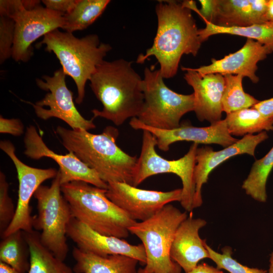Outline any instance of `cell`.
Masks as SVG:
<instances>
[{"instance_id":"obj_1","label":"cell","mask_w":273,"mask_h":273,"mask_svg":"<svg viewBox=\"0 0 273 273\" xmlns=\"http://www.w3.org/2000/svg\"><path fill=\"white\" fill-rule=\"evenodd\" d=\"M55 132L65 148L95 170L107 184L124 183L134 186L138 158L131 156L117 144L118 130L106 127L100 134L58 126Z\"/></svg>"},{"instance_id":"obj_2","label":"cell","mask_w":273,"mask_h":273,"mask_svg":"<svg viewBox=\"0 0 273 273\" xmlns=\"http://www.w3.org/2000/svg\"><path fill=\"white\" fill-rule=\"evenodd\" d=\"M158 27L153 43L145 54H140L136 62L142 64L154 56L160 65L164 78L174 76L183 55H197L201 41L191 10L181 2L160 1L156 6Z\"/></svg>"},{"instance_id":"obj_3","label":"cell","mask_w":273,"mask_h":273,"mask_svg":"<svg viewBox=\"0 0 273 273\" xmlns=\"http://www.w3.org/2000/svg\"><path fill=\"white\" fill-rule=\"evenodd\" d=\"M131 64L119 59L104 60L97 67L89 85L103 109L93 110V118H104L119 126L138 116L144 101L143 79Z\"/></svg>"},{"instance_id":"obj_4","label":"cell","mask_w":273,"mask_h":273,"mask_svg":"<svg viewBox=\"0 0 273 273\" xmlns=\"http://www.w3.org/2000/svg\"><path fill=\"white\" fill-rule=\"evenodd\" d=\"M61 191L73 217L99 234L126 238L136 222L108 198L107 189L74 181L62 185Z\"/></svg>"},{"instance_id":"obj_5","label":"cell","mask_w":273,"mask_h":273,"mask_svg":"<svg viewBox=\"0 0 273 273\" xmlns=\"http://www.w3.org/2000/svg\"><path fill=\"white\" fill-rule=\"evenodd\" d=\"M42 44L46 46L45 51L55 54L66 75L74 80L77 89L75 102L81 104L86 82L111 50V46L100 42L96 34L78 38L72 33L62 32L59 29L46 34L36 46Z\"/></svg>"},{"instance_id":"obj_6","label":"cell","mask_w":273,"mask_h":273,"mask_svg":"<svg viewBox=\"0 0 273 273\" xmlns=\"http://www.w3.org/2000/svg\"><path fill=\"white\" fill-rule=\"evenodd\" d=\"M187 217V212L168 204L149 219L129 228V233L141 240L146 255L145 266L138 273H181V267L172 260L170 252L176 230Z\"/></svg>"},{"instance_id":"obj_7","label":"cell","mask_w":273,"mask_h":273,"mask_svg":"<svg viewBox=\"0 0 273 273\" xmlns=\"http://www.w3.org/2000/svg\"><path fill=\"white\" fill-rule=\"evenodd\" d=\"M35 0H1L0 15L15 22L12 58L27 62L33 54L32 43L38 38L64 25V14L40 5Z\"/></svg>"},{"instance_id":"obj_8","label":"cell","mask_w":273,"mask_h":273,"mask_svg":"<svg viewBox=\"0 0 273 273\" xmlns=\"http://www.w3.org/2000/svg\"><path fill=\"white\" fill-rule=\"evenodd\" d=\"M143 79L144 101L136 117L144 125L160 129L179 126L181 117L194 111V95L177 93L166 86L159 69L146 67Z\"/></svg>"},{"instance_id":"obj_9","label":"cell","mask_w":273,"mask_h":273,"mask_svg":"<svg viewBox=\"0 0 273 273\" xmlns=\"http://www.w3.org/2000/svg\"><path fill=\"white\" fill-rule=\"evenodd\" d=\"M33 197L37 201V214L33 216V229L40 232L42 244L56 257L64 261L69 250L67 228L73 216L61 191L59 170L51 186L41 185Z\"/></svg>"},{"instance_id":"obj_10","label":"cell","mask_w":273,"mask_h":273,"mask_svg":"<svg viewBox=\"0 0 273 273\" xmlns=\"http://www.w3.org/2000/svg\"><path fill=\"white\" fill-rule=\"evenodd\" d=\"M156 146L155 136L149 131L143 130L142 145L137 161L134 187L156 174H174L180 178L183 184L179 202L187 211H192L195 194L194 170L198 144L193 143L183 157L171 160L163 158L158 155L155 150Z\"/></svg>"},{"instance_id":"obj_11","label":"cell","mask_w":273,"mask_h":273,"mask_svg":"<svg viewBox=\"0 0 273 273\" xmlns=\"http://www.w3.org/2000/svg\"><path fill=\"white\" fill-rule=\"evenodd\" d=\"M66 76L62 68H60L52 76L43 75V80L37 78L36 83L38 87L48 93L35 104L26 102L32 105L35 114L41 119L57 118L66 122L71 129L80 128L88 131L96 128L94 118H84L76 109L73 93L66 85Z\"/></svg>"},{"instance_id":"obj_12","label":"cell","mask_w":273,"mask_h":273,"mask_svg":"<svg viewBox=\"0 0 273 273\" xmlns=\"http://www.w3.org/2000/svg\"><path fill=\"white\" fill-rule=\"evenodd\" d=\"M0 148L13 161L19 182L15 214L8 228L1 236L2 239L19 230L25 232L33 231L30 200L38 187L44 181L54 178L58 171L54 168H35L24 163L16 156L15 147L10 141H1Z\"/></svg>"},{"instance_id":"obj_13","label":"cell","mask_w":273,"mask_h":273,"mask_svg":"<svg viewBox=\"0 0 273 273\" xmlns=\"http://www.w3.org/2000/svg\"><path fill=\"white\" fill-rule=\"evenodd\" d=\"M106 196L131 219H149L169 203L180 202L182 189L168 192L147 190L124 183L107 184Z\"/></svg>"},{"instance_id":"obj_14","label":"cell","mask_w":273,"mask_h":273,"mask_svg":"<svg viewBox=\"0 0 273 273\" xmlns=\"http://www.w3.org/2000/svg\"><path fill=\"white\" fill-rule=\"evenodd\" d=\"M131 127L135 130H147L155 138L158 148L163 151L169 150L172 144L179 141L193 142L197 144H217L225 148L238 140L229 133L225 119L206 127H196L188 123L171 129H160L146 126L136 117L129 121Z\"/></svg>"},{"instance_id":"obj_15","label":"cell","mask_w":273,"mask_h":273,"mask_svg":"<svg viewBox=\"0 0 273 273\" xmlns=\"http://www.w3.org/2000/svg\"><path fill=\"white\" fill-rule=\"evenodd\" d=\"M24 154L32 159L49 157L59 165L61 185L74 181H82L100 188L107 189L108 184L93 169L88 167L72 152L65 155L56 153L43 141L33 125L27 127L24 139Z\"/></svg>"},{"instance_id":"obj_16","label":"cell","mask_w":273,"mask_h":273,"mask_svg":"<svg viewBox=\"0 0 273 273\" xmlns=\"http://www.w3.org/2000/svg\"><path fill=\"white\" fill-rule=\"evenodd\" d=\"M268 138L266 131H264L255 135L247 134L220 151H214L211 147L207 146L198 148L194 170V209L202 205V188L207 182L208 176L214 169L230 158L238 155L247 154L254 157L256 147Z\"/></svg>"},{"instance_id":"obj_17","label":"cell","mask_w":273,"mask_h":273,"mask_svg":"<svg viewBox=\"0 0 273 273\" xmlns=\"http://www.w3.org/2000/svg\"><path fill=\"white\" fill-rule=\"evenodd\" d=\"M67 236L83 251L102 256L124 255L136 259L142 265L146 264V255L142 244L133 245L123 239L102 235L74 217L67 226Z\"/></svg>"},{"instance_id":"obj_18","label":"cell","mask_w":273,"mask_h":273,"mask_svg":"<svg viewBox=\"0 0 273 273\" xmlns=\"http://www.w3.org/2000/svg\"><path fill=\"white\" fill-rule=\"evenodd\" d=\"M184 78L194 90V111L198 120L211 124L221 120L222 98L224 87L223 75L201 74L192 68L182 67Z\"/></svg>"},{"instance_id":"obj_19","label":"cell","mask_w":273,"mask_h":273,"mask_svg":"<svg viewBox=\"0 0 273 273\" xmlns=\"http://www.w3.org/2000/svg\"><path fill=\"white\" fill-rule=\"evenodd\" d=\"M270 53L263 44L248 38L242 48L237 52L219 60L213 58L210 64L193 69L204 74L241 75L248 77L253 83H256L259 81V78L256 74L257 64Z\"/></svg>"},{"instance_id":"obj_20","label":"cell","mask_w":273,"mask_h":273,"mask_svg":"<svg viewBox=\"0 0 273 273\" xmlns=\"http://www.w3.org/2000/svg\"><path fill=\"white\" fill-rule=\"evenodd\" d=\"M207 224L205 220L193 217L192 214L177 228L171 247L170 255L186 273L193 270L199 262L209 258L205 240L200 237V230Z\"/></svg>"},{"instance_id":"obj_21","label":"cell","mask_w":273,"mask_h":273,"mask_svg":"<svg viewBox=\"0 0 273 273\" xmlns=\"http://www.w3.org/2000/svg\"><path fill=\"white\" fill-rule=\"evenodd\" d=\"M268 0H217L211 24L221 27H243L266 22Z\"/></svg>"},{"instance_id":"obj_22","label":"cell","mask_w":273,"mask_h":273,"mask_svg":"<svg viewBox=\"0 0 273 273\" xmlns=\"http://www.w3.org/2000/svg\"><path fill=\"white\" fill-rule=\"evenodd\" d=\"M76 263L75 273H138L136 266L139 261L122 255L102 256L83 251L77 247L72 251Z\"/></svg>"},{"instance_id":"obj_23","label":"cell","mask_w":273,"mask_h":273,"mask_svg":"<svg viewBox=\"0 0 273 273\" xmlns=\"http://www.w3.org/2000/svg\"><path fill=\"white\" fill-rule=\"evenodd\" d=\"M23 234L30 254L28 273H73V269L42 244L37 231Z\"/></svg>"},{"instance_id":"obj_24","label":"cell","mask_w":273,"mask_h":273,"mask_svg":"<svg viewBox=\"0 0 273 273\" xmlns=\"http://www.w3.org/2000/svg\"><path fill=\"white\" fill-rule=\"evenodd\" d=\"M226 115L224 119L232 135L244 136L255 132L273 130V118L265 117L253 107Z\"/></svg>"},{"instance_id":"obj_25","label":"cell","mask_w":273,"mask_h":273,"mask_svg":"<svg viewBox=\"0 0 273 273\" xmlns=\"http://www.w3.org/2000/svg\"><path fill=\"white\" fill-rule=\"evenodd\" d=\"M206 26L199 29V38L204 42L210 36L219 34H228L246 37L257 41L273 52V22L254 24L243 27H221L204 21Z\"/></svg>"},{"instance_id":"obj_26","label":"cell","mask_w":273,"mask_h":273,"mask_svg":"<svg viewBox=\"0 0 273 273\" xmlns=\"http://www.w3.org/2000/svg\"><path fill=\"white\" fill-rule=\"evenodd\" d=\"M109 0H77L73 8L64 15L62 29L73 33L83 30L92 25L104 12Z\"/></svg>"},{"instance_id":"obj_27","label":"cell","mask_w":273,"mask_h":273,"mask_svg":"<svg viewBox=\"0 0 273 273\" xmlns=\"http://www.w3.org/2000/svg\"><path fill=\"white\" fill-rule=\"evenodd\" d=\"M30 254L23 231L19 230L2 238L0 243V261L22 273L28 271Z\"/></svg>"},{"instance_id":"obj_28","label":"cell","mask_w":273,"mask_h":273,"mask_svg":"<svg viewBox=\"0 0 273 273\" xmlns=\"http://www.w3.org/2000/svg\"><path fill=\"white\" fill-rule=\"evenodd\" d=\"M273 168V147L262 158L256 160L251 167L242 188L247 195L259 202L267 200L266 185Z\"/></svg>"},{"instance_id":"obj_29","label":"cell","mask_w":273,"mask_h":273,"mask_svg":"<svg viewBox=\"0 0 273 273\" xmlns=\"http://www.w3.org/2000/svg\"><path fill=\"white\" fill-rule=\"evenodd\" d=\"M224 78V87L222 98L223 112L226 114L253 107L259 101L246 93L243 89L241 75L226 74Z\"/></svg>"},{"instance_id":"obj_30","label":"cell","mask_w":273,"mask_h":273,"mask_svg":"<svg viewBox=\"0 0 273 273\" xmlns=\"http://www.w3.org/2000/svg\"><path fill=\"white\" fill-rule=\"evenodd\" d=\"M205 246L209 254V259L215 262L216 267L225 269L230 273H267L264 269L251 268L244 265L232 257V249L230 246L222 248V253L217 252L205 242Z\"/></svg>"},{"instance_id":"obj_31","label":"cell","mask_w":273,"mask_h":273,"mask_svg":"<svg viewBox=\"0 0 273 273\" xmlns=\"http://www.w3.org/2000/svg\"><path fill=\"white\" fill-rule=\"evenodd\" d=\"M9 184L5 174L0 172V234L8 228L15 214L16 207L9 195Z\"/></svg>"},{"instance_id":"obj_32","label":"cell","mask_w":273,"mask_h":273,"mask_svg":"<svg viewBox=\"0 0 273 273\" xmlns=\"http://www.w3.org/2000/svg\"><path fill=\"white\" fill-rule=\"evenodd\" d=\"M15 22L12 18L0 15V63L12 57Z\"/></svg>"},{"instance_id":"obj_33","label":"cell","mask_w":273,"mask_h":273,"mask_svg":"<svg viewBox=\"0 0 273 273\" xmlns=\"http://www.w3.org/2000/svg\"><path fill=\"white\" fill-rule=\"evenodd\" d=\"M24 126L22 122L18 118H5L0 116V132L19 136L23 134Z\"/></svg>"},{"instance_id":"obj_34","label":"cell","mask_w":273,"mask_h":273,"mask_svg":"<svg viewBox=\"0 0 273 273\" xmlns=\"http://www.w3.org/2000/svg\"><path fill=\"white\" fill-rule=\"evenodd\" d=\"M76 1L77 0H43L41 2L47 9L65 15L73 8Z\"/></svg>"},{"instance_id":"obj_35","label":"cell","mask_w":273,"mask_h":273,"mask_svg":"<svg viewBox=\"0 0 273 273\" xmlns=\"http://www.w3.org/2000/svg\"><path fill=\"white\" fill-rule=\"evenodd\" d=\"M252 107L258 110L265 117L273 118V98L259 101Z\"/></svg>"},{"instance_id":"obj_36","label":"cell","mask_w":273,"mask_h":273,"mask_svg":"<svg viewBox=\"0 0 273 273\" xmlns=\"http://www.w3.org/2000/svg\"><path fill=\"white\" fill-rule=\"evenodd\" d=\"M188 273H224L221 269L203 263L198 264L193 270Z\"/></svg>"},{"instance_id":"obj_37","label":"cell","mask_w":273,"mask_h":273,"mask_svg":"<svg viewBox=\"0 0 273 273\" xmlns=\"http://www.w3.org/2000/svg\"><path fill=\"white\" fill-rule=\"evenodd\" d=\"M266 22H273V0H268L265 15Z\"/></svg>"},{"instance_id":"obj_38","label":"cell","mask_w":273,"mask_h":273,"mask_svg":"<svg viewBox=\"0 0 273 273\" xmlns=\"http://www.w3.org/2000/svg\"><path fill=\"white\" fill-rule=\"evenodd\" d=\"M0 273H22L10 265L0 261Z\"/></svg>"},{"instance_id":"obj_39","label":"cell","mask_w":273,"mask_h":273,"mask_svg":"<svg viewBox=\"0 0 273 273\" xmlns=\"http://www.w3.org/2000/svg\"><path fill=\"white\" fill-rule=\"evenodd\" d=\"M267 273H273V251L272 252L269 258V266Z\"/></svg>"}]
</instances>
